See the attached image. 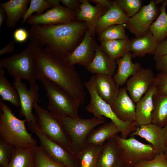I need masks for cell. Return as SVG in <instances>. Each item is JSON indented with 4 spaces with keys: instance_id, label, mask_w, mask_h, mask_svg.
<instances>
[{
    "instance_id": "8d00e7d4",
    "label": "cell",
    "mask_w": 167,
    "mask_h": 167,
    "mask_svg": "<svg viewBox=\"0 0 167 167\" xmlns=\"http://www.w3.org/2000/svg\"><path fill=\"white\" fill-rule=\"evenodd\" d=\"M34 149L35 167H66L48 157L40 145H37L34 148Z\"/></svg>"
},
{
    "instance_id": "9c48e42d",
    "label": "cell",
    "mask_w": 167,
    "mask_h": 167,
    "mask_svg": "<svg viewBox=\"0 0 167 167\" xmlns=\"http://www.w3.org/2000/svg\"><path fill=\"white\" fill-rule=\"evenodd\" d=\"M120 151L121 160L126 167L153 159L156 154L151 144L143 143L133 137L123 139L118 135L113 138Z\"/></svg>"
},
{
    "instance_id": "f6af8a7d",
    "label": "cell",
    "mask_w": 167,
    "mask_h": 167,
    "mask_svg": "<svg viewBox=\"0 0 167 167\" xmlns=\"http://www.w3.org/2000/svg\"><path fill=\"white\" fill-rule=\"evenodd\" d=\"M90 1L95 3L96 5L99 6L107 11L112 6L113 2V1L109 0H91Z\"/></svg>"
},
{
    "instance_id": "f1b7e54d",
    "label": "cell",
    "mask_w": 167,
    "mask_h": 167,
    "mask_svg": "<svg viewBox=\"0 0 167 167\" xmlns=\"http://www.w3.org/2000/svg\"><path fill=\"white\" fill-rule=\"evenodd\" d=\"M7 167H35L34 148L24 149L15 147Z\"/></svg>"
},
{
    "instance_id": "d6a6232c",
    "label": "cell",
    "mask_w": 167,
    "mask_h": 167,
    "mask_svg": "<svg viewBox=\"0 0 167 167\" xmlns=\"http://www.w3.org/2000/svg\"><path fill=\"white\" fill-rule=\"evenodd\" d=\"M0 95L2 101H7L17 107L20 106L18 93L5 76L4 68H0Z\"/></svg>"
},
{
    "instance_id": "7dc6e473",
    "label": "cell",
    "mask_w": 167,
    "mask_h": 167,
    "mask_svg": "<svg viewBox=\"0 0 167 167\" xmlns=\"http://www.w3.org/2000/svg\"><path fill=\"white\" fill-rule=\"evenodd\" d=\"M6 13L3 9L0 7V28L6 19Z\"/></svg>"
},
{
    "instance_id": "ac0fdd59",
    "label": "cell",
    "mask_w": 167,
    "mask_h": 167,
    "mask_svg": "<svg viewBox=\"0 0 167 167\" xmlns=\"http://www.w3.org/2000/svg\"><path fill=\"white\" fill-rule=\"evenodd\" d=\"M80 10L75 15L78 20L85 22L93 38L97 21L107 10L98 5L93 6L87 0H79Z\"/></svg>"
},
{
    "instance_id": "83f0119b",
    "label": "cell",
    "mask_w": 167,
    "mask_h": 167,
    "mask_svg": "<svg viewBox=\"0 0 167 167\" xmlns=\"http://www.w3.org/2000/svg\"><path fill=\"white\" fill-rule=\"evenodd\" d=\"M104 145L86 144L76 155L79 167H96Z\"/></svg>"
},
{
    "instance_id": "f907efd6",
    "label": "cell",
    "mask_w": 167,
    "mask_h": 167,
    "mask_svg": "<svg viewBox=\"0 0 167 167\" xmlns=\"http://www.w3.org/2000/svg\"><path fill=\"white\" fill-rule=\"evenodd\" d=\"M165 127V128L166 131V142L167 143V125H166Z\"/></svg>"
},
{
    "instance_id": "db71d44e",
    "label": "cell",
    "mask_w": 167,
    "mask_h": 167,
    "mask_svg": "<svg viewBox=\"0 0 167 167\" xmlns=\"http://www.w3.org/2000/svg\"><path fill=\"white\" fill-rule=\"evenodd\" d=\"M0 167H4L2 166H0Z\"/></svg>"
},
{
    "instance_id": "8fae6325",
    "label": "cell",
    "mask_w": 167,
    "mask_h": 167,
    "mask_svg": "<svg viewBox=\"0 0 167 167\" xmlns=\"http://www.w3.org/2000/svg\"><path fill=\"white\" fill-rule=\"evenodd\" d=\"M13 86L19 96L20 106L19 117H24L27 123L37 122V116L32 113V110L34 103L40 101L38 85L36 83L31 84L30 88L28 89L21 79H14Z\"/></svg>"
},
{
    "instance_id": "7c38bea8",
    "label": "cell",
    "mask_w": 167,
    "mask_h": 167,
    "mask_svg": "<svg viewBox=\"0 0 167 167\" xmlns=\"http://www.w3.org/2000/svg\"><path fill=\"white\" fill-rule=\"evenodd\" d=\"M158 9L155 0L142 7L139 12L129 18L126 28L136 37L143 36L149 32L150 27L157 15Z\"/></svg>"
},
{
    "instance_id": "836d02e7",
    "label": "cell",
    "mask_w": 167,
    "mask_h": 167,
    "mask_svg": "<svg viewBox=\"0 0 167 167\" xmlns=\"http://www.w3.org/2000/svg\"><path fill=\"white\" fill-rule=\"evenodd\" d=\"M125 24L109 26L98 33L101 42L106 41L129 39L126 33Z\"/></svg>"
},
{
    "instance_id": "2e32d148",
    "label": "cell",
    "mask_w": 167,
    "mask_h": 167,
    "mask_svg": "<svg viewBox=\"0 0 167 167\" xmlns=\"http://www.w3.org/2000/svg\"><path fill=\"white\" fill-rule=\"evenodd\" d=\"M88 30L80 43L71 52L65 57L71 65L78 64L86 67L92 61L95 54V44Z\"/></svg>"
},
{
    "instance_id": "9a60e30c",
    "label": "cell",
    "mask_w": 167,
    "mask_h": 167,
    "mask_svg": "<svg viewBox=\"0 0 167 167\" xmlns=\"http://www.w3.org/2000/svg\"><path fill=\"white\" fill-rule=\"evenodd\" d=\"M132 137L138 135L144 139L152 144L156 154L164 153L167 146L165 128L154 124L143 125L137 127L130 134Z\"/></svg>"
},
{
    "instance_id": "1f68e13d",
    "label": "cell",
    "mask_w": 167,
    "mask_h": 167,
    "mask_svg": "<svg viewBox=\"0 0 167 167\" xmlns=\"http://www.w3.org/2000/svg\"><path fill=\"white\" fill-rule=\"evenodd\" d=\"M166 2L164 0L160 8V13L156 20L151 25L149 32L158 44L167 36V13Z\"/></svg>"
},
{
    "instance_id": "bcb514c9",
    "label": "cell",
    "mask_w": 167,
    "mask_h": 167,
    "mask_svg": "<svg viewBox=\"0 0 167 167\" xmlns=\"http://www.w3.org/2000/svg\"><path fill=\"white\" fill-rule=\"evenodd\" d=\"M15 49V42L14 41H11L4 47L0 50V55L12 54L14 52Z\"/></svg>"
},
{
    "instance_id": "681fc988",
    "label": "cell",
    "mask_w": 167,
    "mask_h": 167,
    "mask_svg": "<svg viewBox=\"0 0 167 167\" xmlns=\"http://www.w3.org/2000/svg\"><path fill=\"white\" fill-rule=\"evenodd\" d=\"M114 167H126L124 164L121 161H120Z\"/></svg>"
},
{
    "instance_id": "7a4b0ae2",
    "label": "cell",
    "mask_w": 167,
    "mask_h": 167,
    "mask_svg": "<svg viewBox=\"0 0 167 167\" xmlns=\"http://www.w3.org/2000/svg\"><path fill=\"white\" fill-rule=\"evenodd\" d=\"M88 30L86 24L75 20L51 25H32L28 30L31 41L45 52L65 55L73 50L76 43Z\"/></svg>"
},
{
    "instance_id": "d6986e66",
    "label": "cell",
    "mask_w": 167,
    "mask_h": 167,
    "mask_svg": "<svg viewBox=\"0 0 167 167\" xmlns=\"http://www.w3.org/2000/svg\"><path fill=\"white\" fill-rule=\"evenodd\" d=\"M95 54L91 62L86 67L90 72L114 76L116 63L110 58L102 51L100 46L95 44Z\"/></svg>"
},
{
    "instance_id": "cb8c5ba5",
    "label": "cell",
    "mask_w": 167,
    "mask_h": 167,
    "mask_svg": "<svg viewBox=\"0 0 167 167\" xmlns=\"http://www.w3.org/2000/svg\"><path fill=\"white\" fill-rule=\"evenodd\" d=\"M129 18L114 1L112 6L99 19L95 33H99L111 25L125 24Z\"/></svg>"
},
{
    "instance_id": "4dcf8cb0",
    "label": "cell",
    "mask_w": 167,
    "mask_h": 167,
    "mask_svg": "<svg viewBox=\"0 0 167 167\" xmlns=\"http://www.w3.org/2000/svg\"><path fill=\"white\" fill-rule=\"evenodd\" d=\"M152 123L163 127L167 125V95L156 93L153 98Z\"/></svg>"
},
{
    "instance_id": "7bdbcfd3",
    "label": "cell",
    "mask_w": 167,
    "mask_h": 167,
    "mask_svg": "<svg viewBox=\"0 0 167 167\" xmlns=\"http://www.w3.org/2000/svg\"><path fill=\"white\" fill-rule=\"evenodd\" d=\"M60 2L66 7L76 14L80 10V2L77 0H60Z\"/></svg>"
},
{
    "instance_id": "30bf717a",
    "label": "cell",
    "mask_w": 167,
    "mask_h": 167,
    "mask_svg": "<svg viewBox=\"0 0 167 167\" xmlns=\"http://www.w3.org/2000/svg\"><path fill=\"white\" fill-rule=\"evenodd\" d=\"M28 129L38 138L40 146L51 159L66 167H79L76 156L49 138L43 132L37 122L27 123Z\"/></svg>"
},
{
    "instance_id": "60d3db41",
    "label": "cell",
    "mask_w": 167,
    "mask_h": 167,
    "mask_svg": "<svg viewBox=\"0 0 167 167\" xmlns=\"http://www.w3.org/2000/svg\"><path fill=\"white\" fill-rule=\"evenodd\" d=\"M29 37L28 31L24 28L16 29L14 32L13 38L17 42L22 43L24 42Z\"/></svg>"
},
{
    "instance_id": "f546056e",
    "label": "cell",
    "mask_w": 167,
    "mask_h": 167,
    "mask_svg": "<svg viewBox=\"0 0 167 167\" xmlns=\"http://www.w3.org/2000/svg\"><path fill=\"white\" fill-rule=\"evenodd\" d=\"M130 40L129 39L104 41L101 42L100 47L110 58L116 62L129 51Z\"/></svg>"
},
{
    "instance_id": "6da1fadb",
    "label": "cell",
    "mask_w": 167,
    "mask_h": 167,
    "mask_svg": "<svg viewBox=\"0 0 167 167\" xmlns=\"http://www.w3.org/2000/svg\"><path fill=\"white\" fill-rule=\"evenodd\" d=\"M32 49L39 76H43L67 92L81 105L86 99L84 87L75 69L65 55L45 52L42 47L31 41Z\"/></svg>"
},
{
    "instance_id": "8992f818",
    "label": "cell",
    "mask_w": 167,
    "mask_h": 167,
    "mask_svg": "<svg viewBox=\"0 0 167 167\" xmlns=\"http://www.w3.org/2000/svg\"><path fill=\"white\" fill-rule=\"evenodd\" d=\"M0 68H6L14 79L27 80L36 83L39 75L30 42L21 52L0 60Z\"/></svg>"
},
{
    "instance_id": "d590c367",
    "label": "cell",
    "mask_w": 167,
    "mask_h": 167,
    "mask_svg": "<svg viewBox=\"0 0 167 167\" xmlns=\"http://www.w3.org/2000/svg\"><path fill=\"white\" fill-rule=\"evenodd\" d=\"M125 14L131 18L137 13L141 8V0H115L114 1Z\"/></svg>"
},
{
    "instance_id": "44dd1931",
    "label": "cell",
    "mask_w": 167,
    "mask_h": 167,
    "mask_svg": "<svg viewBox=\"0 0 167 167\" xmlns=\"http://www.w3.org/2000/svg\"><path fill=\"white\" fill-rule=\"evenodd\" d=\"M95 86L99 96L109 105L114 101L120 89L113 77L105 75H96Z\"/></svg>"
},
{
    "instance_id": "3957f363",
    "label": "cell",
    "mask_w": 167,
    "mask_h": 167,
    "mask_svg": "<svg viewBox=\"0 0 167 167\" xmlns=\"http://www.w3.org/2000/svg\"><path fill=\"white\" fill-rule=\"evenodd\" d=\"M0 109V139L13 146L24 149L36 146V141L26 127V120L15 116L12 110L1 99Z\"/></svg>"
},
{
    "instance_id": "277c9868",
    "label": "cell",
    "mask_w": 167,
    "mask_h": 167,
    "mask_svg": "<svg viewBox=\"0 0 167 167\" xmlns=\"http://www.w3.org/2000/svg\"><path fill=\"white\" fill-rule=\"evenodd\" d=\"M47 94L49 104L47 108L52 114L63 117L78 118L81 105L70 94L59 86L46 78L39 76Z\"/></svg>"
},
{
    "instance_id": "e575fe53",
    "label": "cell",
    "mask_w": 167,
    "mask_h": 167,
    "mask_svg": "<svg viewBox=\"0 0 167 167\" xmlns=\"http://www.w3.org/2000/svg\"><path fill=\"white\" fill-rule=\"evenodd\" d=\"M29 6L26 13L22 18L21 24H24L27 21L34 12H36V15L42 14L46 10L50 9L52 7L48 3L47 0H31Z\"/></svg>"
},
{
    "instance_id": "5bb4252c",
    "label": "cell",
    "mask_w": 167,
    "mask_h": 167,
    "mask_svg": "<svg viewBox=\"0 0 167 167\" xmlns=\"http://www.w3.org/2000/svg\"><path fill=\"white\" fill-rule=\"evenodd\" d=\"M75 13L60 5L53 7L43 14L32 15L27 19L32 25H51L69 22L75 20Z\"/></svg>"
},
{
    "instance_id": "ffe728a7",
    "label": "cell",
    "mask_w": 167,
    "mask_h": 167,
    "mask_svg": "<svg viewBox=\"0 0 167 167\" xmlns=\"http://www.w3.org/2000/svg\"><path fill=\"white\" fill-rule=\"evenodd\" d=\"M156 92L153 85L136 103L135 122L138 127L152 123V113L154 109L153 96Z\"/></svg>"
},
{
    "instance_id": "f35d334b",
    "label": "cell",
    "mask_w": 167,
    "mask_h": 167,
    "mask_svg": "<svg viewBox=\"0 0 167 167\" xmlns=\"http://www.w3.org/2000/svg\"><path fill=\"white\" fill-rule=\"evenodd\" d=\"M15 147L0 139V166H8Z\"/></svg>"
},
{
    "instance_id": "484cf974",
    "label": "cell",
    "mask_w": 167,
    "mask_h": 167,
    "mask_svg": "<svg viewBox=\"0 0 167 167\" xmlns=\"http://www.w3.org/2000/svg\"><path fill=\"white\" fill-rule=\"evenodd\" d=\"M119 132L118 127L111 121L94 129L88 135L86 144L95 146L103 145L105 141L113 138Z\"/></svg>"
},
{
    "instance_id": "816d5d0a",
    "label": "cell",
    "mask_w": 167,
    "mask_h": 167,
    "mask_svg": "<svg viewBox=\"0 0 167 167\" xmlns=\"http://www.w3.org/2000/svg\"><path fill=\"white\" fill-rule=\"evenodd\" d=\"M165 153L166 154V155L167 156V146H166L165 150Z\"/></svg>"
},
{
    "instance_id": "ee69618b",
    "label": "cell",
    "mask_w": 167,
    "mask_h": 167,
    "mask_svg": "<svg viewBox=\"0 0 167 167\" xmlns=\"http://www.w3.org/2000/svg\"><path fill=\"white\" fill-rule=\"evenodd\" d=\"M155 62L157 70L161 73H167V54L163 56Z\"/></svg>"
},
{
    "instance_id": "52a82bcc",
    "label": "cell",
    "mask_w": 167,
    "mask_h": 167,
    "mask_svg": "<svg viewBox=\"0 0 167 167\" xmlns=\"http://www.w3.org/2000/svg\"><path fill=\"white\" fill-rule=\"evenodd\" d=\"M60 122L67 134L76 154L86 144L91 132L97 126L104 123L105 119L95 117L88 119L63 117L53 114Z\"/></svg>"
},
{
    "instance_id": "b9f144b4",
    "label": "cell",
    "mask_w": 167,
    "mask_h": 167,
    "mask_svg": "<svg viewBox=\"0 0 167 167\" xmlns=\"http://www.w3.org/2000/svg\"><path fill=\"white\" fill-rule=\"evenodd\" d=\"M166 54H167V38L158 44L153 55V60L155 62L163 56Z\"/></svg>"
},
{
    "instance_id": "ba28073f",
    "label": "cell",
    "mask_w": 167,
    "mask_h": 167,
    "mask_svg": "<svg viewBox=\"0 0 167 167\" xmlns=\"http://www.w3.org/2000/svg\"><path fill=\"white\" fill-rule=\"evenodd\" d=\"M33 109L37 117V122L44 134L49 139L58 144L76 156L70 139L62 125L49 111L35 103Z\"/></svg>"
},
{
    "instance_id": "4fadbf2b",
    "label": "cell",
    "mask_w": 167,
    "mask_h": 167,
    "mask_svg": "<svg viewBox=\"0 0 167 167\" xmlns=\"http://www.w3.org/2000/svg\"><path fill=\"white\" fill-rule=\"evenodd\" d=\"M155 77L151 69L141 67L127 80L126 87L135 103L153 85Z\"/></svg>"
},
{
    "instance_id": "c3c4849f",
    "label": "cell",
    "mask_w": 167,
    "mask_h": 167,
    "mask_svg": "<svg viewBox=\"0 0 167 167\" xmlns=\"http://www.w3.org/2000/svg\"><path fill=\"white\" fill-rule=\"evenodd\" d=\"M48 3L53 7L60 6V0H47Z\"/></svg>"
},
{
    "instance_id": "603a6c76",
    "label": "cell",
    "mask_w": 167,
    "mask_h": 167,
    "mask_svg": "<svg viewBox=\"0 0 167 167\" xmlns=\"http://www.w3.org/2000/svg\"><path fill=\"white\" fill-rule=\"evenodd\" d=\"M30 1L10 0L0 4V7L3 9L6 15V23L8 27H14L20 18H22Z\"/></svg>"
},
{
    "instance_id": "7402d4cb",
    "label": "cell",
    "mask_w": 167,
    "mask_h": 167,
    "mask_svg": "<svg viewBox=\"0 0 167 167\" xmlns=\"http://www.w3.org/2000/svg\"><path fill=\"white\" fill-rule=\"evenodd\" d=\"M131 53L127 52L116 63L118 68L113 76L115 81L119 87L126 83L127 80L142 67L138 63H133Z\"/></svg>"
},
{
    "instance_id": "5b68a950",
    "label": "cell",
    "mask_w": 167,
    "mask_h": 167,
    "mask_svg": "<svg viewBox=\"0 0 167 167\" xmlns=\"http://www.w3.org/2000/svg\"><path fill=\"white\" fill-rule=\"evenodd\" d=\"M96 75L92 76L84 84L90 95L89 103L85 108L88 112L98 118L105 120L103 116L110 119L118 127L121 137L126 139L127 136L137 129L135 121L125 122L119 119L113 111L109 104L102 100L98 94L95 86Z\"/></svg>"
},
{
    "instance_id": "d4e9b609",
    "label": "cell",
    "mask_w": 167,
    "mask_h": 167,
    "mask_svg": "<svg viewBox=\"0 0 167 167\" xmlns=\"http://www.w3.org/2000/svg\"><path fill=\"white\" fill-rule=\"evenodd\" d=\"M157 45L152 35L149 32L143 36L130 40L128 50L131 53L132 58L147 54L154 55Z\"/></svg>"
},
{
    "instance_id": "74e56055",
    "label": "cell",
    "mask_w": 167,
    "mask_h": 167,
    "mask_svg": "<svg viewBox=\"0 0 167 167\" xmlns=\"http://www.w3.org/2000/svg\"><path fill=\"white\" fill-rule=\"evenodd\" d=\"M133 167H167V156L165 153L157 154L153 159L140 161Z\"/></svg>"
},
{
    "instance_id": "e0dca14e",
    "label": "cell",
    "mask_w": 167,
    "mask_h": 167,
    "mask_svg": "<svg viewBox=\"0 0 167 167\" xmlns=\"http://www.w3.org/2000/svg\"><path fill=\"white\" fill-rule=\"evenodd\" d=\"M110 105L121 120L125 122L135 121L136 105L128 94L125 87L119 89L116 99Z\"/></svg>"
},
{
    "instance_id": "ab89813d",
    "label": "cell",
    "mask_w": 167,
    "mask_h": 167,
    "mask_svg": "<svg viewBox=\"0 0 167 167\" xmlns=\"http://www.w3.org/2000/svg\"><path fill=\"white\" fill-rule=\"evenodd\" d=\"M153 85L156 88V93L167 95V73H159L155 77Z\"/></svg>"
},
{
    "instance_id": "f5cc1de1",
    "label": "cell",
    "mask_w": 167,
    "mask_h": 167,
    "mask_svg": "<svg viewBox=\"0 0 167 167\" xmlns=\"http://www.w3.org/2000/svg\"><path fill=\"white\" fill-rule=\"evenodd\" d=\"M166 0V7H167V0Z\"/></svg>"
},
{
    "instance_id": "4316f807",
    "label": "cell",
    "mask_w": 167,
    "mask_h": 167,
    "mask_svg": "<svg viewBox=\"0 0 167 167\" xmlns=\"http://www.w3.org/2000/svg\"><path fill=\"white\" fill-rule=\"evenodd\" d=\"M121 160L119 148L113 138L104 144L96 167H114Z\"/></svg>"
}]
</instances>
